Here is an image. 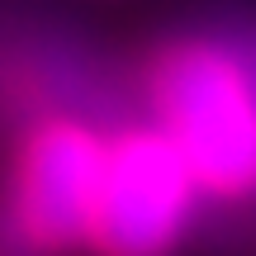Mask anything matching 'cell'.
I'll return each instance as SVG.
<instances>
[{
  "label": "cell",
  "instance_id": "cell-1",
  "mask_svg": "<svg viewBox=\"0 0 256 256\" xmlns=\"http://www.w3.org/2000/svg\"><path fill=\"white\" fill-rule=\"evenodd\" d=\"M142 100L204 200L238 204L256 194V66L242 48L209 34L162 43L147 57Z\"/></svg>",
  "mask_w": 256,
  "mask_h": 256
},
{
  "label": "cell",
  "instance_id": "cell-2",
  "mask_svg": "<svg viewBox=\"0 0 256 256\" xmlns=\"http://www.w3.org/2000/svg\"><path fill=\"white\" fill-rule=\"evenodd\" d=\"M104 133L76 114H43L19 133L0 200V256H72L86 247Z\"/></svg>",
  "mask_w": 256,
  "mask_h": 256
},
{
  "label": "cell",
  "instance_id": "cell-3",
  "mask_svg": "<svg viewBox=\"0 0 256 256\" xmlns=\"http://www.w3.org/2000/svg\"><path fill=\"white\" fill-rule=\"evenodd\" d=\"M204 190L152 119L104 133V162L90 200V256H171L190 232Z\"/></svg>",
  "mask_w": 256,
  "mask_h": 256
}]
</instances>
